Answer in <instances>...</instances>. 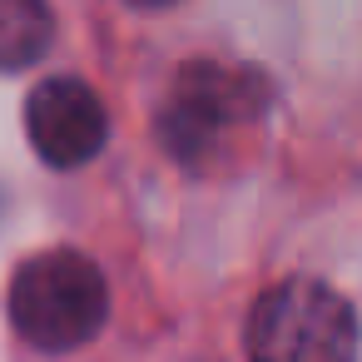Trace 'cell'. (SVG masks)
<instances>
[{
    "mask_svg": "<svg viewBox=\"0 0 362 362\" xmlns=\"http://www.w3.org/2000/svg\"><path fill=\"white\" fill-rule=\"evenodd\" d=\"M273 105V85L263 70L194 60L174 75V90L159 110V139L184 169H209L233 149L243 129H253Z\"/></svg>",
    "mask_w": 362,
    "mask_h": 362,
    "instance_id": "1",
    "label": "cell"
},
{
    "mask_svg": "<svg viewBox=\"0 0 362 362\" xmlns=\"http://www.w3.org/2000/svg\"><path fill=\"white\" fill-rule=\"evenodd\" d=\"M11 322L40 352H75L110 322V283L80 248L30 253L11 278Z\"/></svg>",
    "mask_w": 362,
    "mask_h": 362,
    "instance_id": "2",
    "label": "cell"
},
{
    "mask_svg": "<svg viewBox=\"0 0 362 362\" xmlns=\"http://www.w3.org/2000/svg\"><path fill=\"white\" fill-rule=\"evenodd\" d=\"M248 362H357L352 303L317 278H283L258 293L243 322Z\"/></svg>",
    "mask_w": 362,
    "mask_h": 362,
    "instance_id": "3",
    "label": "cell"
},
{
    "mask_svg": "<svg viewBox=\"0 0 362 362\" xmlns=\"http://www.w3.org/2000/svg\"><path fill=\"white\" fill-rule=\"evenodd\" d=\"M25 139L40 154V164L85 169L110 144V110L85 80L50 75L25 100Z\"/></svg>",
    "mask_w": 362,
    "mask_h": 362,
    "instance_id": "4",
    "label": "cell"
},
{
    "mask_svg": "<svg viewBox=\"0 0 362 362\" xmlns=\"http://www.w3.org/2000/svg\"><path fill=\"white\" fill-rule=\"evenodd\" d=\"M55 40V16L40 0H0V70H30Z\"/></svg>",
    "mask_w": 362,
    "mask_h": 362,
    "instance_id": "5",
    "label": "cell"
}]
</instances>
